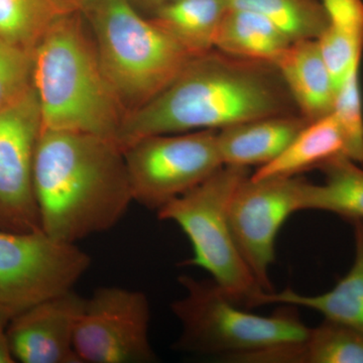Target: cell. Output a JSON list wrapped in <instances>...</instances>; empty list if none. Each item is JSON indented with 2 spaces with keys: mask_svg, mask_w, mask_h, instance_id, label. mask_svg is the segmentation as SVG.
<instances>
[{
  "mask_svg": "<svg viewBox=\"0 0 363 363\" xmlns=\"http://www.w3.org/2000/svg\"><path fill=\"white\" fill-rule=\"evenodd\" d=\"M272 64L212 51L193 57L154 99L124 118L121 149L145 136L221 130L262 118L296 113Z\"/></svg>",
  "mask_w": 363,
  "mask_h": 363,
  "instance_id": "cell-1",
  "label": "cell"
},
{
  "mask_svg": "<svg viewBox=\"0 0 363 363\" xmlns=\"http://www.w3.org/2000/svg\"><path fill=\"white\" fill-rule=\"evenodd\" d=\"M33 187L43 233L70 245L111 230L133 203L118 143L78 131H40Z\"/></svg>",
  "mask_w": 363,
  "mask_h": 363,
  "instance_id": "cell-2",
  "label": "cell"
},
{
  "mask_svg": "<svg viewBox=\"0 0 363 363\" xmlns=\"http://www.w3.org/2000/svg\"><path fill=\"white\" fill-rule=\"evenodd\" d=\"M33 58L42 130L78 131L117 142L125 112L105 77L81 11L57 21Z\"/></svg>",
  "mask_w": 363,
  "mask_h": 363,
  "instance_id": "cell-3",
  "label": "cell"
},
{
  "mask_svg": "<svg viewBox=\"0 0 363 363\" xmlns=\"http://www.w3.org/2000/svg\"><path fill=\"white\" fill-rule=\"evenodd\" d=\"M81 13L125 117L159 95L193 58L125 0H92Z\"/></svg>",
  "mask_w": 363,
  "mask_h": 363,
  "instance_id": "cell-4",
  "label": "cell"
},
{
  "mask_svg": "<svg viewBox=\"0 0 363 363\" xmlns=\"http://www.w3.org/2000/svg\"><path fill=\"white\" fill-rule=\"evenodd\" d=\"M178 281L186 292L171 304L181 325L173 344L179 352L247 363L264 351L303 342L311 330L291 308L260 316L233 302L212 279L183 274Z\"/></svg>",
  "mask_w": 363,
  "mask_h": 363,
  "instance_id": "cell-5",
  "label": "cell"
},
{
  "mask_svg": "<svg viewBox=\"0 0 363 363\" xmlns=\"http://www.w3.org/2000/svg\"><path fill=\"white\" fill-rule=\"evenodd\" d=\"M250 169L223 166L207 180L157 212L187 235L192 257L183 266L201 267L227 297L243 308L259 307L260 288L234 240L228 218L231 198Z\"/></svg>",
  "mask_w": 363,
  "mask_h": 363,
  "instance_id": "cell-6",
  "label": "cell"
},
{
  "mask_svg": "<svg viewBox=\"0 0 363 363\" xmlns=\"http://www.w3.org/2000/svg\"><path fill=\"white\" fill-rule=\"evenodd\" d=\"M123 155L133 202L156 212L224 166L217 130L145 136Z\"/></svg>",
  "mask_w": 363,
  "mask_h": 363,
  "instance_id": "cell-7",
  "label": "cell"
},
{
  "mask_svg": "<svg viewBox=\"0 0 363 363\" xmlns=\"http://www.w3.org/2000/svg\"><path fill=\"white\" fill-rule=\"evenodd\" d=\"M89 255L43 231H0V325L47 298L73 290L88 272Z\"/></svg>",
  "mask_w": 363,
  "mask_h": 363,
  "instance_id": "cell-8",
  "label": "cell"
},
{
  "mask_svg": "<svg viewBox=\"0 0 363 363\" xmlns=\"http://www.w3.org/2000/svg\"><path fill=\"white\" fill-rule=\"evenodd\" d=\"M149 298L140 291L100 286L76 325L74 347L81 363H152Z\"/></svg>",
  "mask_w": 363,
  "mask_h": 363,
  "instance_id": "cell-9",
  "label": "cell"
},
{
  "mask_svg": "<svg viewBox=\"0 0 363 363\" xmlns=\"http://www.w3.org/2000/svg\"><path fill=\"white\" fill-rule=\"evenodd\" d=\"M307 182L298 176L255 179L250 175L229 203L234 240L264 292H274L269 269L276 260L277 238L286 219L304 210Z\"/></svg>",
  "mask_w": 363,
  "mask_h": 363,
  "instance_id": "cell-10",
  "label": "cell"
},
{
  "mask_svg": "<svg viewBox=\"0 0 363 363\" xmlns=\"http://www.w3.org/2000/svg\"><path fill=\"white\" fill-rule=\"evenodd\" d=\"M42 131L35 88L0 111V231L39 233L33 162Z\"/></svg>",
  "mask_w": 363,
  "mask_h": 363,
  "instance_id": "cell-11",
  "label": "cell"
},
{
  "mask_svg": "<svg viewBox=\"0 0 363 363\" xmlns=\"http://www.w3.org/2000/svg\"><path fill=\"white\" fill-rule=\"evenodd\" d=\"M85 298L74 290L47 298L13 318L6 336L14 362L81 363L74 347Z\"/></svg>",
  "mask_w": 363,
  "mask_h": 363,
  "instance_id": "cell-12",
  "label": "cell"
},
{
  "mask_svg": "<svg viewBox=\"0 0 363 363\" xmlns=\"http://www.w3.org/2000/svg\"><path fill=\"white\" fill-rule=\"evenodd\" d=\"M309 121L300 113L253 119L217 131L224 166L257 168L276 160Z\"/></svg>",
  "mask_w": 363,
  "mask_h": 363,
  "instance_id": "cell-13",
  "label": "cell"
},
{
  "mask_svg": "<svg viewBox=\"0 0 363 363\" xmlns=\"http://www.w3.org/2000/svg\"><path fill=\"white\" fill-rule=\"evenodd\" d=\"M274 66L298 113L309 123L333 112L337 89L317 40L293 42Z\"/></svg>",
  "mask_w": 363,
  "mask_h": 363,
  "instance_id": "cell-14",
  "label": "cell"
},
{
  "mask_svg": "<svg viewBox=\"0 0 363 363\" xmlns=\"http://www.w3.org/2000/svg\"><path fill=\"white\" fill-rule=\"evenodd\" d=\"M354 233V260L350 271L328 292L303 295L292 289L262 294L259 306L281 304L303 307L325 319L350 327L363 334V220L351 221Z\"/></svg>",
  "mask_w": 363,
  "mask_h": 363,
  "instance_id": "cell-15",
  "label": "cell"
},
{
  "mask_svg": "<svg viewBox=\"0 0 363 363\" xmlns=\"http://www.w3.org/2000/svg\"><path fill=\"white\" fill-rule=\"evenodd\" d=\"M347 157L348 145L335 114L311 121L276 160L257 168L252 178L296 177L321 168L337 157Z\"/></svg>",
  "mask_w": 363,
  "mask_h": 363,
  "instance_id": "cell-16",
  "label": "cell"
},
{
  "mask_svg": "<svg viewBox=\"0 0 363 363\" xmlns=\"http://www.w3.org/2000/svg\"><path fill=\"white\" fill-rule=\"evenodd\" d=\"M291 44L285 33L267 18L229 6L215 38L214 49L236 58L274 65Z\"/></svg>",
  "mask_w": 363,
  "mask_h": 363,
  "instance_id": "cell-17",
  "label": "cell"
},
{
  "mask_svg": "<svg viewBox=\"0 0 363 363\" xmlns=\"http://www.w3.org/2000/svg\"><path fill=\"white\" fill-rule=\"evenodd\" d=\"M228 9L227 0H176L149 18L191 57H197L214 50Z\"/></svg>",
  "mask_w": 363,
  "mask_h": 363,
  "instance_id": "cell-18",
  "label": "cell"
},
{
  "mask_svg": "<svg viewBox=\"0 0 363 363\" xmlns=\"http://www.w3.org/2000/svg\"><path fill=\"white\" fill-rule=\"evenodd\" d=\"M322 184L307 182L304 210H318L342 217L347 221L363 220V168L347 157H337L323 164Z\"/></svg>",
  "mask_w": 363,
  "mask_h": 363,
  "instance_id": "cell-19",
  "label": "cell"
},
{
  "mask_svg": "<svg viewBox=\"0 0 363 363\" xmlns=\"http://www.w3.org/2000/svg\"><path fill=\"white\" fill-rule=\"evenodd\" d=\"M75 11L68 0H0V40L33 54L50 28Z\"/></svg>",
  "mask_w": 363,
  "mask_h": 363,
  "instance_id": "cell-20",
  "label": "cell"
},
{
  "mask_svg": "<svg viewBox=\"0 0 363 363\" xmlns=\"http://www.w3.org/2000/svg\"><path fill=\"white\" fill-rule=\"evenodd\" d=\"M229 6L247 9L272 21L291 42L318 40L328 26L321 0H227Z\"/></svg>",
  "mask_w": 363,
  "mask_h": 363,
  "instance_id": "cell-21",
  "label": "cell"
},
{
  "mask_svg": "<svg viewBox=\"0 0 363 363\" xmlns=\"http://www.w3.org/2000/svg\"><path fill=\"white\" fill-rule=\"evenodd\" d=\"M292 363H363V334L325 319L294 346Z\"/></svg>",
  "mask_w": 363,
  "mask_h": 363,
  "instance_id": "cell-22",
  "label": "cell"
},
{
  "mask_svg": "<svg viewBox=\"0 0 363 363\" xmlns=\"http://www.w3.org/2000/svg\"><path fill=\"white\" fill-rule=\"evenodd\" d=\"M359 69L351 72L339 86L333 113L347 140L348 159L363 166V105Z\"/></svg>",
  "mask_w": 363,
  "mask_h": 363,
  "instance_id": "cell-23",
  "label": "cell"
},
{
  "mask_svg": "<svg viewBox=\"0 0 363 363\" xmlns=\"http://www.w3.org/2000/svg\"><path fill=\"white\" fill-rule=\"evenodd\" d=\"M33 70L32 52L0 40V111L32 89Z\"/></svg>",
  "mask_w": 363,
  "mask_h": 363,
  "instance_id": "cell-24",
  "label": "cell"
},
{
  "mask_svg": "<svg viewBox=\"0 0 363 363\" xmlns=\"http://www.w3.org/2000/svg\"><path fill=\"white\" fill-rule=\"evenodd\" d=\"M328 18L325 30L363 45V0H321Z\"/></svg>",
  "mask_w": 363,
  "mask_h": 363,
  "instance_id": "cell-25",
  "label": "cell"
},
{
  "mask_svg": "<svg viewBox=\"0 0 363 363\" xmlns=\"http://www.w3.org/2000/svg\"><path fill=\"white\" fill-rule=\"evenodd\" d=\"M138 13L150 18L162 7L168 6L176 0H125Z\"/></svg>",
  "mask_w": 363,
  "mask_h": 363,
  "instance_id": "cell-26",
  "label": "cell"
},
{
  "mask_svg": "<svg viewBox=\"0 0 363 363\" xmlns=\"http://www.w3.org/2000/svg\"><path fill=\"white\" fill-rule=\"evenodd\" d=\"M9 340L6 336V327L0 325V363H14Z\"/></svg>",
  "mask_w": 363,
  "mask_h": 363,
  "instance_id": "cell-27",
  "label": "cell"
},
{
  "mask_svg": "<svg viewBox=\"0 0 363 363\" xmlns=\"http://www.w3.org/2000/svg\"><path fill=\"white\" fill-rule=\"evenodd\" d=\"M68 1H70L76 9H79V11H82L85 6H87L88 4L92 1V0H68Z\"/></svg>",
  "mask_w": 363,
  "mask_h": 363,
  "instance_id": "cell-28",
  "label": "cell"
}]
</instances>
